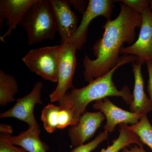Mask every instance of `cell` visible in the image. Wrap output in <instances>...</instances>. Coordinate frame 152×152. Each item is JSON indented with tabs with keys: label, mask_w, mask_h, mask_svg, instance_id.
I'll use <instances>...</instances> for the list:
<instances>
[{
	"label": "cell",
	"mask_w": 152,
	"mask_h": 152,
	"mask_svg": "<svg viewBox=\"0 0 152 152\" xmlns=\"http://www.w3.org/2000/svg\"><path fill=\"white\" fill-rule=\"evenodd\" d=\"M119 14L113 20H108L103 26L102 37L93 47L95 59L86 55L83 60L84 78L91 83L104 75L116 66L121 59V49L125 43L132 45L135 40V30L140 28L142 15L132 8L120 4Z\"/></svg>",
	"instance_id": "cell-1"
},
{
	"label": "cell",
	"mask_w": 152,
	"mask_h": 152,
	"mask_svg": "<svg viewBox=\"0 0 152 152\" xmlns=\"http://www.w3.org/2000/svg\"><path fill=\"white\" fill-rule=\"evenodd\" d=\"M137 57L132 55H124L119 62L104 75L95 79L86 86L75 88L68 91L59 102V106L71 113L73 120V126L77 124L80 117L86 113L89 104L93 101L102 99L108 96L122 98L127 104L133 101L132 94L128 86L118 90L113 80L115 71L121 66L135 62Z\"/></svg>",
	"instance_id": "cell-2"
},
{
	"label": "cell",
	"mask_w": 152,
	"mask_h": 152,
	"mask_svg": "<svg viewBox=\"0 0 152 152\" xmlns=\"http://www.w3.org/2000/svg\"><path fill=\"white\" fill-rule=\"evenodd\" d=\"M20 26L27 35L29 46L53 40L57 29L50 0H36L26 12Z\"/></svg>",
	"instance_id": "cell-3"
},
{
	"label": "cell",
	"mask_w": 152,
	"mask_h": 152,
	"mask_svg": "<svg viewBox=\"0 0 152 152\" xmlns=\"http://www.w3.org/2000/svg\"><path fill=\"white\" fill-rule=\"evenodd\" d=\"M61 45L30 50L22 60L32 72L45 80L57 83Z\"/></svg>",
	"instance_id": "cell-4"
},
{
	"label": "cell",
	"mask_w": 152,
	"mask_h": 152,
	"mask_svg": "<svg viewBox=\"0 0 152 152\" xmlns=\"http://www.w3.org/2000/svg\"><path fill=\"white\" fill-rule=\"evenodd\" d=\"M57 86L50 95L52 102H59L69 89H73V79L77 66V49L70 42L61 44Z\"/></svg>",
	"instance_id": "cell-5"
},
{
	"label": "cell",
	"mask_w": 152,
	"mask_h": 152,
	"mask_svg": "<svg viewBox=\"0 0 152 152\" xmlns=\"http://www.w3.org/2000/svg\"><path fill=\"white\" fill-rule=\"evenodd\" d=\"M152 10L150 6L141 12L142 23L138 38L130 46L123 47L121 54L137 57L136 63L143 65L152 59Z\"/></svg>",
	"instance_id": "cell-6"
},
{
	"label": "cell",
	"mask_w": 152,
	"mask_h": 152,
	"mask_svg": "<svg viewBox=\"0 0 152 152\" xmlns=\"http://www.w3.org/2000/svg\"><path fill=\"white\" fill-rule=\"evenodd\" d=\"M115 1L110 0H90L83 14L80 23L69 42L73 44L77 50H81L87 41L89 26L94 19L99 16L110 20Z\"/></svg>",
	"instance_id": "cell-7"
},
{
	"label": "cell",
	"mask_w": 152,
	"mask_h": 152,
	"mask_svg": "<svg viewBox=\"0 0 152 152\" xmlns=\"http://www.w3.org/2000/svg\"><path fill=\"white\" fill-rule=\"evenodd\" d=\"M43 86L42 82H37L29 94L17 99L15 105L1 113L0 118H15L27 124L29 128L39 126L35 118L34 110L36 104H43L41 99Z\"/></svg>",
	"instance_id": "cell-8"
},
{
	"label": "cell",
	"mask_w": 152,
	"mask_h": 152,
	"mask_svg": "<svg viewBox=\"0 0 152 152\" xmlns=\"http://www.w3.org/2000/svg\"><path fill=\"white\" fill-rule=\"evenodd\" d=\"M61 44L69 42L77 29L78 19L71 9L70 1L50 0Z\"/></svg>",
	"instance_id": "cell-9"
},
{
	"label": "cell",
	"mask_w": 152,
	"mask_h": 152,
	"mask_svg": "<svg viewBox=\"0 0 152 152\" xmlns=\"http://www.w3.org/2000/svg\"><path fill=\"white\" fill-rule=\"evenodd\" d=\"M93 107L104 115L107 121L104 129L105 132L112 133L117 125L121 124H135L142 115L125 110L112 102L107 97L95 101Z\"/></svg>",
	"instance_id": "cell-10"
},
{
	"label": "cell",
	"mask_w": 152,
	"mask_h": 152,
	"mask_svg": "<svg viewBox=\"0 0 152 152\" xmlns=\"http://www.w3.org/2000/svg\"><path fill=\"white\" fill-rule=\"evenodd\" d=\"M36 0H1L0 1V30L4 20L6 19L8 28L4 34L0 37V40L10 37L17 26L20 25L26 12Z\"/></svg>",
	"instance_id": "cell-11"
},
{
	"label": "cell",
	"mask_w": 152,
	"mask_h": 152,
	"mask_svg": "<svg viewBox=\"0 0 152 152\" xmlns=\"http://www.w3.org/2000/svg\"><path fill=\"white\" fill-rule=\"evenodd\" d=\"M102 112H86L83 114L77 124L71 126L68 131V136L72 145L77 147L84 145L94 135L105 120Z\"/></svg>",
	"instance_id": "cell-12"
},
{
	"label": "cell",
	"mask_w": 152,
	"mask_h": 152,
	"mask_svg": "<svg viewBox=\"0 0 152 152\" xmlns=\"http://www.w3.org/2000/svg\"><path fill=\"white\" fill-rule=\"evenodd\" d=\"M142 65L135 62L132 64L134 77V86L133 92V101L130 104L132 113L142 115L152 111V103L144 90V82L141 72Z\"/></svg>",
	"instance_id": "cell-13"
},
{
	"label": "cell",
	"mask_w": 152,
	"mask_h": 152,
	"mask_svg": "<svg viewBox=\"0 0 152 152\" xmlns=\"http://www.w3.org/2000/svg\"><path fill=\"white\" fill-rule=\"evenodd\" d=\"M39 126L29 128L18 136L1 134L0 137L15 145L21 147L28 152H47L49 148L41 140Z\"/></svg>",
	"instance_id": "cell-14"
},
{
	"label": "cell",
	"mask_w": 152,
	"mask_h": 152,
	"mask_svg": "<svg viewBox=\"0 0 152 152\" xmlns=\"http://www.w3.org/2000/svg\"><path fill=\"white\" fill-rule=\"evenodd\" d=\"M119 135L118 138L113 141V143L106 149L103 148L100 152H119L130 144H137L140 148H143L144 144L140 139L130 129L128 124H121L119 125Z\"/></svg>",
	"instance_id": "cell-15"
},
{
	"label": "cell",
	"mask_w": 152,
	"mask_h": 152,
	"mask_svg": "<svg viewBox=\"0 0 152 152\" xmlns=\"http://www.w3.org/2000/svg\"><path fill=\"white\" fill-rule=\"evenodd\" d=\"M18 91L15 77L0 70V106L4 107L17 100L14 96Z\"/></svg>",
	"instance_id": "cell-16"
},
{
	"label": "cell",
	"mask_w": 152,
	"mask_h": 152,
	"mask_svg": "<svg viewBox=\"0 0 152 152\" xmlns=\"http://www.w3.org/2000/svg\"><path fill=\"white\" fill-rule=\"evenodd\" d=\"M147 115H142L140 121L137 124L129 126V127L138 136L144 144L149 147L152 151V126Z\"/></svg>",
	"instance_id": "cell-17"
},
{
	"label": "cell",
	"mask_w": 152,
	"mask_h": 152,
	"mask_svg": "<svg viewBox=\"0 0 152 152\" xmlns=\"http://www.w3.org/2000/svg\"><path fill=\"white\" fill-rule=\"evenodd\" d=\"M59 106L48 104L44 107L41 114V120L47 132L53 133L57 129L59 114L61 110Z\"/></svg>",
	"instance_id": "cell-18"
},
{
	"label": "cell",
	"mask_w": 152,
	"mask_h": 152,
	"mask_svg": "<svg viewBox=\"0 0 152 152\" xmlns=\"http://www.w3.org/2000/svg\"><path fill=\"white\" fill-rule=\"evenodd\" d=\"M108 133L104 131L101 132L96 138L86 144L76 147L71 152H91L98 147L102 142L108 139Z\"/></svg>",
	"instance_id": "cell-19"
},
{
	"label": "cell",
	"mask_w": 152,
	"mask_h": 152,
	"mask_svg": "<svg viewBox=\"0 0 152 152\" xmlns=\"http://www.w3.org/2000/svg\"><path fill=\"white\" fill-rule=\"evenodd\" d=\"M69 126H73L72 117L69 112L62 109L59 114L57 129H62Z\"/></svg>",
	"instance_id": "cell-20"
},
{
	"label": "cell",
	"mask_w": 152,
	"mask_h": 152,
	"mask_svg": "<svg viewBox=\"0 0 152 152\" xmlns=\"http://www.w3.org/2000/svg\"><path fill=\"white\" fill-rule=\"evenodd\" d=\"M118 1L123 2V4L129 6L136 12L140 13V14L144 8L150 6V1H148V0H137V1L122 0V1Z\"/></svg>",
	"instance_id": "cell-21"
},
{
	"label": "cell",
	"mask_w": 152,
	"mask_h": 152,
	"mask_svg": "<svg viewBox=\"0 0 152 152\" xmlns=\"http://www.w3.org/2000/svg\"><path fill=\"white\" fill-rule=\"evenodd\" d=\"M0 152H28L22 148H18L0 137Z\"/></svg>",
	"instance_id": "cell-22"
},
{
	"label": "cell",
	"mask_w": 152,
	"mask_h": 152,
	"mask_svg": "<svg viewBox=\"0 0 152 152\" xmlns=\"http://www.w3.org/2000/svg\"><path fill=\"white\" fill-rule=\"evenodd\" d=\"M149 79L148 82L147 90L150 99L152 103V59L146 62Z\"/></svg>",
	"instance_id": "cell-23"
},
{
	"label": "cell",
	"mask_w": 152,
	"mask_h": 152,
	"mask_svg": "<svg viewBox=\"0 0 152 152\" xmlns=\"http://www.w3.org/2000/svg\"><path fill=\"white\" fill-rule=\"evenodd\" d=\"M72 5L74 6L80 13L83 14L87 8V2L85 1H70Z\"/></svg>",
	"instance_id": "cell-24"
},
{
	"label": "cell",
	"mask_w": 152,
	"mask_h": 152,
	"mask_svg": "<svg viewBox=\"0 0 152 152\" xmlns=\"http://www.w3.org/2000/svg\"><path fill=\"white\" fill-rule=\"evenodd\" d=\"M1 134H12L13 133L12 127L7 124H1L0 125Z\"/></svg>",
	"instance_id": "cell-25"
},
{
	"label": "cell",
	"mask_w": 152,
	"mask_h": 152,
	"mask_svg": "<svg viewBox=\"0 0 152 152\" xmlns=\"http://www.w3.org/2000/svg\"><path fill=\"white\" fill-rule=\"evenodd\" d=\"M121 152H147L143 148H140L138 145H134L131 147V148H128L127 147H125L121 150Z\"/></svg>",
	"instance_id": "cell-26"
},
{
	"label": "cell",
	"mask_w": 152,
	"mask_h": 152,
	"mask_svg": "<svg viewBox=\"0 0 152 152\" xmlns=\"http://www.w3.org/2000/svg\"><path fill=\"white\" fill-rule=\"evenodd\" d=\"M150 7L152 10V0L150 1Z\"/></svg>",
	"instance_id": "cell-27"
}]
</instances>
